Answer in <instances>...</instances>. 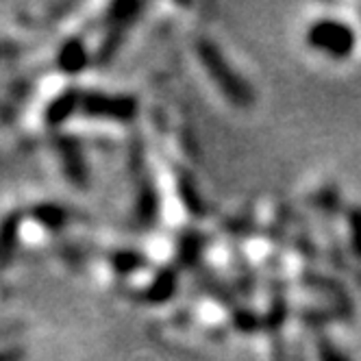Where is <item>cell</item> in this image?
<instances>
[{"label": "cell", "mask_w": 361, "mask_h": 361, "mask_svg": "<svg viewBox=\"0 0 361 361\" xmlns=\"http://www.w3.org/2000/svg\"><path fill=\"white\" fill-rule=\"evenodd\" d=\"M298 39L324 63H353L361 57V7H316L302 18Z\"/></svg>", "instance_id": "cell-1"}, {"label": "cell", "mask_w": 361, "mask_h": 361, "mask_svg": "<svg viewBox=\"0 0 361 361\" xmlns=\"http://www.w3.org/2000/svg\"><path fill=\"white\" fill-rule=\"evenodd\" d=\"M309 361H350L342 346L335 344L329 335H318L309 344Z\"/></svg>", "instance_id": "cell-3"}, {"label": "cell", "mask_w": 361, "mask_h": 361, "mask_svg": "<svg viewBox=\"0 0 361 361\" xmlns=\"http://www.w3.org/2000/svg\"><path fill=\"white\" fill-rule=\"evenodd\" d=\"M196 57L198 63H202L204 74H207L216 92H220V96L231 107L242 109L250 107V102H255V90L250 81L240 72L238 63L226 57V53L216 42L200 39L196 44Z\"/></svg>", "instance_id": "cell-2"}]
</instances>
